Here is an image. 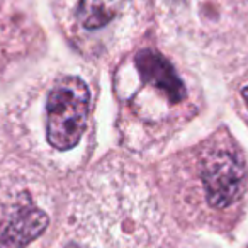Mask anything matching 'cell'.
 <instances>
[{"mask_svg":"<svg viewBox=\"0 0 248 248\" xmlns=\"http://www.w3.org/2000/svg\"><path fill=\"white\" fill-rule=\"evenodd\" d=\"M49 219L38 207L21 209L0 236V248H24L45 233Z\"/></svg>","mask_w":248,"mask_h":248,"instance_id":"obj_4","label":"cell"},{"mask_svg":"<svg viewBox=\"0 0 248 248\" xmlns=\"http://www.w3.org/2000/svg\"><path fill=\"white\" fill-rule=\"evenodd\" d=\"M245 177V162L238 152L214 148L201 158V180L213 207H228L236 202L243 192Z\"/></svg>","mask_w":248,"mask_h":248,"instance_id":"obj_2","label":"cell"},{"mask_svg":"<svg viewBox=\"0 0 248 248\" xmlns=\"http://www.w3.org/2000/svg\"><path fill=\"white\" fill-rule=\"evenodd\" d=\"M119 9L117 0H80L77 16L89 31H95L107 26L114 19Z\"/></svg>","mask_w":248,"mask_h":248,"instance_id":"obj_5","label":"cell"},{"mask_svg":"<svg viewBox=\"0 0 248 248\" xmlns=\"http://www.w3.org/2000/svg\"><path fill=\"white\" fill-rule=\"evenodd\" d=\"M135 63L143 82L160 90L170 104H179L186 99V85L165 56L153 49H141L135 56Z\"/></svg>","mask_w":248,"mask_h":248,"instance_id":"obj_3","label":"cell"},{"mask_svg":"<svg viewBox=\"0 0 248 248\" xmlns=\"http://www.w3.org/2000/svg\"><path fill=\"white\" fill-rule=\"evenodd\" d=\"M90 92L82 78L65 77L51 89L46 100V138L58 152L73 150L85 131Z\"/></svg>","mask_w":248,"mask_h":248,"instance_id":"obj_1","label":"cell"},{"mask_svg":"<svg viewBox=\"0 0 248 248\" xmlns=\"http://www.w3.org/2000/svg\"><path fill=\"white\" fill-rule=\"evenodd\" d=\"M241 95H243V100H245V104H247V107H248V85L243 87V90H241Z\"/></svg>","mask_w":248,"mask_h":248,"instance_id":"obj_6","label":"cell"}]
</instances>
